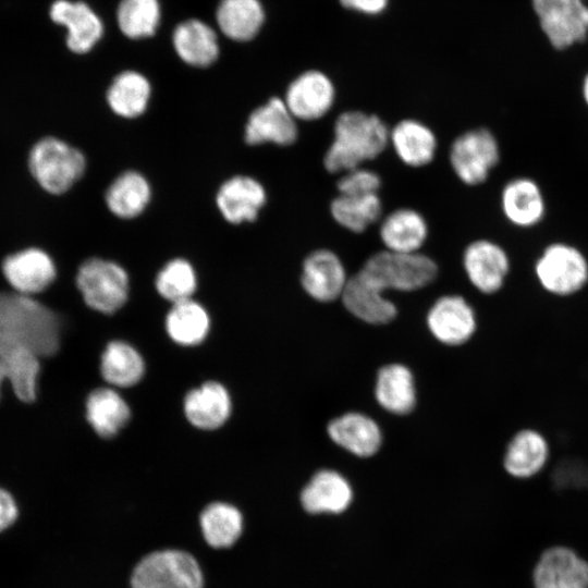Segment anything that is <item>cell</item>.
Wrapping results in <instances>:
<instances>
[{"instance_id":"6da1fadb","label":"cell","mask_w":588,"mask_h":588,"mask_svg":"<svg viewBox=\"0 0 588 588\" xmlns=\"http://www.w3.org/2000/svg\"><path fill=\"white\" fill-rule=\"evenodd\" d=\"M390 130L376 114L358 110L341 113L323 164L330 173H344L377 158L389 144Z\"/></svg>"},{"instance_id":"7a4b0ae2","label":"cell","mask_w":588,"mask_h":588,"mask_svg":"<svg viewBox=\"0 0 588 588\" xmlns=\"http://www.w3.org/2000/svg\"><path fill=\"white\" fill-rule=\"evenodd\" d=\"M0 335L38 357L56 354L60 346L58 316L29 295L0 292Z\"/></svg>"},{"instance_id":"3957f363","label":"cell","mask_w":588,"mask_h":588,"mask_svg":"<svg viewBox=\"0 0 588 588\" xmlns=\"http://www.w3.org/2000/svg\"><path fill=\"white\" fill-rule=\"evenodd\" d=\"M204 568L195 554L162 548L143 555L130 575V588H205Z\"/></svg>"},{"instance_id":"277c9868","label":"cell","mask_w":588,"mask_h":588,"mask_svg":"<svg viewBox=\"0 0 588 588\" xmlns=\"http://www.w3.org/2000/svg\"><path fill=\"white\" fill-rule=\"evenodd\" d=\"M359 271L382 292H411L433 282L438 266L421 253L400 254L384 249L371 255Z\"/></svg>"},{"instance_id":"5b68a950","label":"cell","mask_w":588,"mask_h":588,"mask_svg":"<svg viewBox=\"0 0 588 588\" xmlns=\"http://www.w3.org/2000/svg\"><path fill=\"white\" fill-rule=\"evenodd\" d=\"M28 167L46 192L60 195L82 177L86 159L79 149L68 143L56 137H45L30 149Z\"/></svg>"},{"instance_id":"8992f818","label":"cell","mask_w":588,"mask_h":588,"mask_svg":"<svg viewBox=\"0 0 588 588\" xmlns=\"http://www.w3.org/2000/svg\"><path fill=\"white\" fill-rule=\"evenodd\" d=\"M76 285L90 308L112 314L126 302L128 277L117 262L89 258L78 268Z\"/></svg>"},{"instance_id":"52a82bcc","label":"cell","mask_w":588,"mask_h":588,"mask_svg":"<svg viewBox=\"0 0 588 588\" xmlns=\"http://www.w3.org/2000/svg\"><path fill=\"white\" fill-rule=\"evenodd\" d=\"M450 164L467 185L483 183L500 159L494 135L487 128L469 130L457 136L450 148Z\"/></svg>"},{"instance_id":"ba28073f","label":"cell","mask_w":588,"mask_h":588,"mask_svg":"<svg viewBox=\"0 0 588 588\" xmlns=\"http://www.w3.org/2000/svg\"><path fill=\"white\" fill-rule=\"evenodd\" d=\"M536 274L548 292L569 295L586 284L588 262L576 247L565 243H553L547 246L538 258Z\"/></svg>"},{"instance_id":"9c48e42d","label":"cell","mask_w":588,"mask_h":588,"mask_svg":"<svg viewBox=\"0 0 588 588\" xmlns=\"http://www.w3.org/2000/svg\"><path fill=\"white\" fill-rule=\"evenodd\" d=\"M49 16L66 28V47L75 54L89 53L105 36L102 17L84 0H54Z\"/></svg>"},{"instance_id":"30bf717a","label":"cell","mask_w":588,"mask_h":588,"mask_svg":"<svg viewBox=\"0 0 588 588\" xmlns=\"http://www.w3.org/2000/svg\"><path fill=\"white\" fill-rule=\"evenodd\" d=\"M541 27L558 49L581 41L588 33V8L581 0H532Z\"/></svg>"},{"instance_id":"8fae6325","label":"cell","mask_w":588,"mask_h":588,"mask_svg":"<svg viewBox=\"0 0 588 588\" xmlns=\"http://www.w3.org/2000/svg\"><path fill=\"white\" fill-rule=\"evenodd\" d=\"M283 100L296 120L315 121L332 108L335 88L324 73L310 70L290 83Z\"/></svg>"},{"instance_id":"7c38bea8","label":"cell","mask_w":588,"mask_h":588,"mask_svg":"<svg viewBox=\"0 0 588 588\" xmlns=\"http://www.w3.org/2000/svg\"><path fill=\"white\" fill-rule=\"evenodd\" d=\"M297 136L296 119L279 97H272L256 108L248 117L244 132L245 142L249 145L271 143L289 146Z\"/></svg>"},{"instance_id":"4fadbf2b","label":"cell","mask_w":588,"mask_h":588,"mask_svg":"<svg viewBox=\"0 0 588 588\" xmlns=\"http://www.w3.org/2000/svg\"><path fill=\"white\" fill-rule=\"evenodd\" d=\"M171 44L179 59L193 68L211 66L220 57L217 29L199 17L180 21L172 29Z\"/></svg>"},{"instance_id":"5bb4252c","label":"cell","mask_w":588,"mask_h":588,"mask_svg":"<svg viewBox=\"0 0 588 588\" xmlns=\"http://www.w3.org/2000/svg\"><path fill=\"white\" fill-rule=\"evenodd\" d=\"M347 280L341 259L330 249H316L304 259L302 286L318 302L327 303L341 297Z\"/></svg>"},{"instance_id":"9a60e30c","label":"cell","mask_w":588,"mask_h":588,"mask_svg":"<svg viewBox=\"0 0 588 588\" xmlns=\"http://www.w3.org/2000/svg\"><path fill=\"white\" fill-rule=\"evenodd\" d=\"M535 588H588V562L566 547L547 549L534 569Z\"/></svg>"},{"instance_id":"2e32d148","label":"cell","mask_w":588,"mask_h":588,"mask_svg":"<svg viewBox=\"0 0 588 588\" xmlns=\"http://www.w3.org/2000/svg\"><path fill=\"white\" fill-rule=\"evenodd\" d=\"M431 334L446 345H461L476 330V317L470 305L458 295L438 298L427 315Z\"/></svg>"},{"instance_id":"e0dca14e","label":"cell","mask_w":588,"mask_h":588,"mask_svg":"<svg viewBox=\"0 0 588 588\" xmlns=\"http://www.w3.org/2000/svg\"><path fill=\"white\" fill-rule=\"evenodd\" d=\"M463 266L470 283L482 293L501 289L510 269L504 249L488 240L471 242L464 250Z\"/></svg>"},{"instance_id":"ac0fdd59","label":"cell","mask_w":588,"mask_h":588,"mask_svg":"<svg viewBox=\"0 0 588 588\" xmlns=\"http://www.w3.org/2000/svg\"><path fill=\"white\" fill-rule=\"evenodd\" d=\"M2 271L17 293L29 296L47 289L57 275L53 260L39 248H27L8 256Z\"/></svg>"},{"instance_id":"d6986e66","label":"cell","mask_w":588,"mask_h":588,"mask_svg":"<svg viewBox=\"0 0 588 588\" xmlns=\"http://www.w3.org/2000/svg\"><path fill=\"white\" fill-rule=\"evenodd\" d=\"M266 201L264 185L247 175L230 177L220 186L216 196L220 213L232 224L256 220Z\"/></svg>"},{"instance_id":"ffe728a7","label":"cell","mask_w":588,"mask_h":588,"mask_svg":"<svg viewBox=\"0 0 588 588\" xmlns=\"http://www.w3.org/2000/svg\"><path fill=\"white\" fill-rule=\"evenodd\" d=\"M200 535L212 550L233 548L245 530V518L241 510L225 501L207 503L198 514Z\"/></svg>"},{"instance_id":"44dd1931","label":"cell","mask_w":588,"mask_h":588,"mask_svg":"<svg viewBox=\"0 0 588 588\" xmlns=\"http://www.w3.org/2000/svg\"><path fill=\"white\" fill-rule=\"evenodd\" d=\"M39 357L21 344L0 335V397L1 384L8 380L23 402L36 399Z\"/></svg>"},{"instance_id":"7402d4cb","label":"cell","mask_w":588,"mask_h":588,"mask_svg":"<svg viewBox=\"0 0 588 588\" xmlns=\"http://www.w3.org/2000/svg\"><path fill=\"white\" fill-rule=\"evenodd\" d=\"M266 20L260 0H219L215 9L217 30L234 42L257 37Z\"/></svg>"},{"instance_id":"603a6c76","label":"cell","mask_w":588,"mask_h":588,"mask_svg":"<svg viewBox=\"0 0 588 588\" xmlns=\"http://www.w3.org/2000/svg\"><path fill=\"white\" fill-rule=\"evenodd\" d=\"M341 298L352 315L367 323H388L397 313L395 305L360 271L348 278Z\"/></svg>"},{"instance_id":"cb8c5ba5","label":"cell","mask_w":588,"mask_h":588,"mask_svg":"<svg viewBox=\"0 0 588 588\" xmlns=\"http://www.w3.org/2000/svg\"><path fill=\"white\" fill-rule=\"evenodd\" d=\"M328 434L335 444L360 457L376 454L382 442L377 422L362 413L334 418L328 425Z\"/></svg>"},{"instance_id":"d4e9b609","label":"cell","mask_w":588,"mask_h":588,"mask_svg":"<svg viewBox=\"0 0 588 588\" xmlns=\"http://www.w3.org/2000/svg\"><path fill=\"white\" fill-rule=\"evenodd\" d=\"M379 235L385 250L400 254L419 253L428 236V225L418 211L400 208L380 224Z\"/></svg>"},{"instance_id":"484cf974","label":"cell","mask_w":588,"mask_h":588,"mask_svg":"<svg viewBox=\"0 0 588 588\" xmlns=\"http://www.w3.org/2000/svg\"><path fill=\"white\" fill-rule=\"evenodd\" d=\"M389 143L399 159L408 167L420 168L429 164L437 151V137L426 124L405 119L390 131Z\"/></svg>"},{"instance_id":"4316f807","label":"cell","mask_w":588,"mask_h":588,"mask_svg":"<svg viewBox=\"0 0 588 588\" xmlns=\"http://www.w3.org/2000/svg\"><path fill=\"white\" fill-rule=\"evenodd\" d=\"M501 206L506 219L520 228H530L539 223L546 210L540 187L528 177H516L504 186Z\"/></svg>"},{"instance_id":"83f0119b","label":"cell","mask_w":588,"mask_h":588,"mask_svg":"<svg viewBox=\"0 0 588 588\" xmlns=\"http://www.w3.org/2000/svg\"><path fill=\"white\" fill-rule=\"evenodd\" d=\"M352 488L339 473L323 469L314 475L303 489L301 501L303 507L313 514L340 513L351 503Z\"/></svg>"},{"instance_id":"f1b7e54d","label":"cell","mask_w":588,"mask_h":588,"mask_svg":"<svg viewBox=\"0 0 588 588\" xmlns=\"http://www.w3.org/2000/svg\"><path fill=\"white\" fill-rule=\"evenodd\" d=\"M184 413L188 421L200 429H216L231 413V400L225 388L213 381L206 382L187 393Z\"/></svg>"},{"instance_id":"f546056e","label":"cell","mask_w":588,"mask_h":588,"mask_svg":"<svg viewBox=\"0 0 588 588\" xmlns=\"http://www.w3.org/2000/svg\"><path fill=\"white\" fill-rule=\"evenodd\" d=\"M375 396L385 411L405 415L416 404V389L411 370L402 364H389L377 373Z\"/></svg>"},{"instance_id":"4dcf8cb0","label":"cell","mask_w":588,"mask_h":588,"mask_svg":"<svg viewBox=\"0 0 588 588\" xmlns=\"http://www.w3.org/2000/svg\"><path fill=\"white\" fill-rule=\"evenodd\" d=\"M151 97L149 79L135 70H124L111 81L106 100L110 109L119 117L134 119L142 115Z\"/></svg>"},{"instance_id":"1f68e13d","label":"cell","mask_w":588,"mask_h":588,"mask_svg":"<svg viewBox=\"0 0 588 588\" xmlns=\"http://www.w3.org/2000/svg\"><path fill=\"white\" fill-rule=\"evenodd\" d=\"M151 188L147 179L137 171H125L108 187L105 200L108 209L118 218L132 219L148 206Z\"/></svg>"},{"instance_id":"d6a6232c","label":"cell","mask_w":588,"mask_h":588,"mask_svg":"<svg viewBox=\"0 0 588 588\" xmlns=\"http://www.w3.org/2000/svg\"><path fill=\"white\" fill-rule=\"evenodd\" d=\"M548 454L546 439L535 430L525 429L511 440L504 455V468L516 478H528L544 466Z\"/></svg>"},{"instance_id":"836d02e7","label":"cell","mask_w":588,"mask_h":588,"mask_svg":"<svg viewBox=\"0 0 588 588\" xmlns=\"http://www.w3.org/2000/svg\"><path fill=\"white\" fill-rule=\"evenodd\" d=\"M160 0H119L115 23L120 33L130 40L154 37L162 22Z\"/></svg>"},{"instance_id":"e575fe53","label":"cell","mask_w":588,"mask_h":588,"mask_svg":"<svg viewBox=\"0 0 588 588\" xmlns=\"http://www.w3.org/2000/svg\"><path fill=\"white\" fill-rule=\"evenodd\" d=\"M130 416L126 402L110 388L96 389L87 399V420L100 437L115 436L127 424Z\"/></svg>"},{"instance_id":"d590c367","label":"cell","mask_w":588,"mask_h":588,"mask_svg":"<svg viewBox=\"0 0 588 588\" xmlns=\"http://www.w3.org/2000/svg\"><path fill=\"white\" fill-rule=\"evenodd\" d=\"M100 369L107 382L117 387H131L142 379L145 365L132 345L113 341L102 353Z\"/></svg>"},{"instance_id":"8d00e7d4","label":"cell","mask_w":588,"mask_h":588,"mask_svg":"<svg viewBox=\"0 0 588 588\" xmlns=\"http://www.w3.org/2000/svg\"><path fill=\"white\" fill-rule=\"evenodd\" d=\"M170 338L181 345H196L207 335L209 317L205 308L193 299L174 303L166 319Z\"/></svg>"},{"instance_id":"74e56055","label":"cell","mask_w":588,"mask_h":588,"mask_svg":"<svg viewBox=\"0 0 588 588\" xmlns=\"http://www.w3.org/2000/svg\"><path fill=\"white\" fill-rule=\"evenodd\" d=\"M330 212L344 229L362 233L380 218L382 204L378 194L338 195L330 204Z\"/></svg>"},{"instance_id":"f35d334b","label":"cell","mask_w":588,"mask_h":588,"mask_svg":"<svg viewBox=\"0 0 588 588\" xmlns=\"http://www.w3.org/2000/svg\"><path fill=\"white\" fill-rule=\"evenodd\" d=\"M196 286V272L193 266L183 258L167 262L156 278L158 293L173 304L189 299Z\"/></svg>"},{"instance_id":"ab89813d","label":"cell","mask_w":588,"mask_h":588,"mask_svg":"<svg viewBox=\"0 0 588 588\" xmlns=\"http://www.w3.org/2000/svg\"><path fill=\"white\" fill-rule=\"evenodd\" d=\"M380 186V176L362 167L344 172L336 183L339 195L378 194Z\"/></svg>"},{"instance_id":"60d3db41","label":"cell","mask_w":588,"mask_h":588,"mask_svg":"<svg viewBox=\"0 0 588 588\" xmlns=\"http://www.w3.org/2000/svg\"><path fill=\"white\" fill-rule=\"evenodd\" d=\"M21 510L14 495L0 487V535L10 530L20 519Z\"/></svg>"},{"instance_id":"b9f144b4","label":"cell","mask_w":588,"mask_h":588,"mask_svg":"<svg viewBox=\"0 0 588 588\" xmlns=\"http://www.w3.org/2000/svg\"><path fill=\"white\" fill-rule=\"evenodd\" d=\"M388 0H340L345 8L362 11L365 13H379L385 5Z\"/></svg>"},{"instance_id":"7bdbcfd3","label":"cell","mask_w":588,"mask_h":588,"mask_svg":"<svg viewBox=\"0 0 588 588\" xmlns=\"http://www.w3.org/2000/svg\"><path fill=\"white\" fill-rule=\"evenodd\" d=\"M583 96H584L585 102H586L587 106H588V74L586 75V77H585V79H584V84H583Z\"/></svg>"}]
</instances>
